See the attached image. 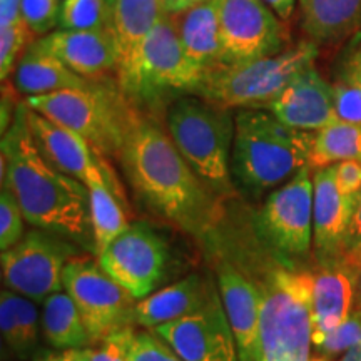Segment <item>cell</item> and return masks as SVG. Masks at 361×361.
Instances as JSON below:
<instances>
[{
    "label": "cell",
    "mask_w": 361,
    "mask_h": 361,
    "mask_svg": "<svg viewBox=\"0 0 361 361\" xmlns=\"http://www.w3.org/2000/svg\"><path fill=\"white\" fill-rule=\"evenodd\" d=\"M117 159L137 200L152 214L216 251L224 218L221 202L159 124L139 114Z\"/></svg>",
    "instance_id": "obj_1"
},
{
    "label": "cell",
    "mask_w": 361,
    "mask_h": 361,
    "mask_svg": "<svg viewBox=\"0 0 361 361\" xmlns=\"http://www.w3.org/2000/svg\"><path fill=\"white\" fill-rule=\"evenodd\" d=\"M0 159L2 188L16 196L27 223L96 255L89 189L40 154L27 126L25 102L2 134Z\"/></svg>",
    "instance_id": "obj_2"
},
{
    "label": "cell",
    "mask_w": 361,
    "mask_h": 361,
    "mask_svg": "<svg viewBox=\"0 0 361 361\" xmlns=\"http://www.w3.org/2000/svg\"><path fill=\"white\" fill-rule=\"evenodd\" d=\"M314 133L293 129L266 109L236 112L231 176L245 197L259 200L310 166Z\"/></svg>",
    "instance_id": "obj_3"
},
{
    "label": "cell",
    "mask_w": 361,
    "mask_h": 361,
    "mask_svg": "<svg viewBox=\"0 0 361 361\" xmlns=\"http://www.w3.org/2000/svg\"><path fill=\"white\" fill-rule=\"evenodd\" d=\"M168 130L189 168L218 200H233L231 154L236 114L204 99L180 97L168 111Z\"/></svg>",
    "instance_id": "obj_4"
},
{
    "label": "cell",
    "mask_w": 361,
    "mask_h": 361,
    "mask_svg": "<svg viewBox=\"0 0 361 361\" xmlns=\"http://www.w3.org/2000/svg\"><path fill=\"white\" fill-rule=\"evenodd\" d=\"M314 274L271 261L259 284L261 361H310L313 348Z\"/></svg>",
    "instance_id": "obj_5"
},
{
    "label": "cell",
    "mask_w": 361,
    "mask_h": 361,
    "mask_svg": "<svg viewBox=\"0 0 361 361\" xmlns=\"http://www.w3.org/2000/svg\"><path fill=\"white\" fill-rule=\"evenodd\" d=\"M25 104L29 109L82 135L94 152L104 157H119L126 135L139 117L121 89L96 80L87 87L29 97Z\"/></svg>",
    "instance_id": "obj_6"
},
{
    "label": "cell",
    "mask_w": 361,
    "mask_h": 361,
    "mask_svg": "<svg viewBox=\"0 0 361 361\" xmlns=\"http://www.w3.org/2000/svg\"><path fill=\"white\" fill-rule=\"evenodd\" d=\"M318 47L311 40L269 57L221 64L207 71L192 96L229 109H266L300 72L314 66Z\"/></svg>",
    "instance_id": "obj_7"
},
{
    "label": "cell",
    "mask_w": 361,
    "mask_h": 361,
    "mask_svg": "<svg viewBox=\"0 0 361 361\" xmlns=\"http://www.w3.org/2000/svg\"><path fill=\"white\" fill-rule=\"evenodd\" d=\"M313 169L306 166L274 189L252 218L256 241L288 269L303 271L313 246Z\"/></svg>",
    "instance_id": "obj_8"
},
{
    "label": "cell",
    "mask_w": 361,
    "mask_h": 361,
    "mask_svg": "<svg viewBox=\"0 0 361 361\" xmlns=\"http://www.w3.org/2000/svg\"><path fill=\"white\" fill-rule=\"evenodd\" d=\"M200 80L168 13L149 32L129 69L117 78V87L130 102L152 104L171 92L192 94Z\"/></svg>",
    "instance_id": "obj_9"
},
{
    "label": "cell",
    "mask_w": 361,
    "mask_h": 361,
    "mask_svg": "<svg viewBox=\"0 0 361 361\" xmlns=\"http://www.w3.org/2000/svg\"><path fill=\"white\" fill-rule=\"evenodd\" d=\"M78 256L74 243L57 234L34 228L12 246L2 251V278L8 290L44 303L64 288V269Z\"/></svg>",
    "instance_id": "obj_10"
},
{
    "label": "cell",
    "mask_w": 361,
    "mask_h": 361,
    "mask_svg": "<svg viewBox=\"0 0 361 361\" xmlns=\"http://www.w3.org/2000/svg\"><path fill=\"white\" fill-rule=\"evenodd\" d=\"M99 264L135 301L151 296L169 273L164 238L149 223H130L97 256Z\"/></svg>",
    "instance_id": "obj_11"
},
{
    "label": "cell",
    "mask_w": 361,
    "mask_h": 361,
    "mask_svg": "<svg viewBox=\"0 0 361 361\" xmlns=\"http://www.w3.org/2000/svg\"><path fill=\"white\" fill-rule=\"evenodd\" d=\"M64 290L78 306L90 341L96 345L116 329L134 324L130 316L137 301L89 256L78 255L66 264Z\"/></svg>",
    "instance_id": "obj_12"
},
{
    "label": "cell",
    "mask_w": 361,
    "mask_h": 361,
    "mask_svg": "<svg viewBox=\"0 0 361 361\" xmlns=\"http://www.w3.org/2000/svg\"><path fill=\"white\" fill-rule=\"evenodd\" d=\"M224 64L255 61L284 51L281 19L263 0H218Z\"/></svg>",
    "instance_id": "obj_13"
},
{
    "label": "cell",
    "mask_w": 361,
    "mask_h": 361,
    "mask_svg": "<svg viewBox=\"0 0 361 361\" xmlns=\"http://www.w3.org/2000/svg\"><path fill=\"white\" fill-rule=\"evenodd\" d=\"M183 361H239L236 338L216 288L196 313L152 329Z\"/></svg>",
    "instance_id": "obj_14"
},
{
    "label": "cell",
    "mask_w": 361,
    "mask_h": 361,
    "mask_svg": "<svg viewBox=\"0 0 361 361\" xmlns=\"http://www.w3.org/2000/svg\"><path fill=\"white\" fill-rule=\"evenodd\" d=\"M218 290L236 338L239 361H261V296L259 284L229 259L216 268Z\"/></svg>",
    "instance_id": "obj_15"
},
{
    "label": "cell",
    "mask_w": 361,
    "mask_h": 361,
    "mask_svg": "<svg viewBox=\"0 0 361 361\" xmlns=\"http://www.w3.org/2000/svg\"><path fill=\"white\" fill-rule=\"evenodd\" d=\"M358 202L336 186L335 164L313 171V250L322 266L345 259V241Z\"/></svg>",
    "instance_id": "obj_16"
},
{
    "label": "cell",
    "mask_w": 361,
    "mask_h": 361,
    "mask_svg": "<svg viewBox=\"0 0 361 361\" xmlns=\"http://www.w3.org/2000/svg\"><path fill=\"white\" fill-rule=\"evenodd\" d=\"M35 42L84 79L97 80L112 72L117 74L121 56L112 27L94 30L59 29Z\"/></svg>",
    "instance_id": "obj_17"
},
{
    "label": "cell",
    "mask_w": 361,
    "mask_h": 361,
    "mask_svg": "<svg viewBox=\"0 0 361 361\" xmlns=\"http://www.w3.org/2000/svg\"><path fill=\"white\" fill-rule=\"evenodd\" d=\"M266 111L283 124L308 133H316L338 121L333 85L323 79L314 66L300 72L279 96L268 104Z\"/></svg>",
    "instance_id": "obj_18"
},
{
    "label": "cell",
    "mask_w": 361,
    "mask_h": 361,
    "mask_svg": "<svg viewBox=\"0 0 361 361\" xmlns=\"http://www.w3.org/2000/svg\"><path fill=\"white\" fill-rule=\"evenodd\" d=\"M358 268L346 259L322 266L314 274L311 318H313V348L329 333L335 331L355 310Z\"/></svg>",
    "instance_id": "obj_19"
},
{
    "label": "cell",
    "mask_w": 361,
    "mask_h": 361,
    "mask_svg": "<svg viewBox=\"0 0 361 361\" xmlns=\"http://www.w3.org/2000/svg\"><path fill=\"white\" fill-rule=\"evenodd\" d=\"M214 291L216 284L211 279H204L197 273H192L137 301L130 318L135 326L152 331L162 324L178 322L196 313L207 303Z\"/></svg>",
    "instance_id": "obj_20"
},
{
    "label": "cell",
    "mask_w": 361,
    "mask_h": 361,
    "mask_svg": "<svg viewBox=\"0 0 361 361\" xmlns=\"http://www.w3.org/2000/svg\"><path fill=\"white\" fill-rule=\"evenodd\" d=\"M96 166L89 173L84 184L89 189L94 243H96V255L99 256L130 223L126 214V211L129 209L128 200L114 171L106 157L99 152H96Z\"/></svg>",
    "instance_id": "obj_21"
},
{
    "label": "cell",
    "mask_w": 361,
    "mask_h": 361,
    "mask_svg": "<svg viewBox=\"0 0 361 361\" xmlns=\"http://www.w3.org/2000/svg\"><path fill=\"white\" fill-rule=\"evenodd\" d=\"M27 126L40 154L54 168L85 183L96 166V152L82 135L27 107Z\"/></svg>",
    "instance_id": "obj_22"
},
{
    "label": "cell",
    "mask_w": 361,
    "mask_h": 361,
    "mask_svg": "<svg viewBox=\"0 0 361 361\" xmlns=\"http://www.w3.org/2000/svg\"><path fill=\"white\" fill-rule=\"evenodd\" d=\"M188 61L204 75L207 71L224 64L219 35L218 0H206L184 11L171 13Z\"/></svg>",
    "instance_id": "obj_23"
},
{
    "label": "cell",
    "mask_w": 361,
    "mask_h": 361,
    "mask_svg": "<svg viewBox=\"0 0 361 361\" xmlns=\"http://www.w3.org/2000/svg\"><path fill=\"white\" fill-rule=\"evenodd\" d=\"M94 80L80 78L64 62L34 42L13 71V87L25 99L54 94L59 90L87 87Z\"/></svg>",
    "instance_id": "obj_24"
},
{
    "label": "cell",
    "mask_w": 361,
    "mask_h": 361,
    "mask_svg": "<svg viewBox=\"0 0 361 361\" xmlns=\"http://www.w3.org/2000/svg\"><path fill=\"white\" fill-rule=\"evenodd\" d=\"M164 16H168L164 0H114L112 30L121 56L117 78L129 69L149 32Z\"/></svg>",
    "instance_id": "obj_25"
},
{
    "label": "cell",
    "mask_w": 361,
    "mask_h": 361,
    "mask_svg": "<svg viewBox=\"0 0 361 361\" xmlns=\"http://www.w3.org/2000/svg\"><path fill=\"white\" fill-rule=\"evenodd\" d=\"M301 25L314 44L345 39L361 20V0H300Z\"/></svg>",
    "instance_id": "obj_26"
},
{
    "label": "cell",
    "mask_w": 361,
    "mask_h": 361,
    "mask_svg": "<svg viewBox=\"0 0 361 361\" xmlns=\"http://www.w3.org/2000/svg\"><path fill=\"white\" fill-rule=\"evenodd\" d=\"M42 335L57 350L89 348L92 343L82 316L67 291L54 293L44 301Z\"/></svg>",
    "instance_id": "obj_27"
},
{
    "label": "cell",
    "mask_w": 361,
    "mask_h": 361,
    "mask_svg": "<svg viewBox=\"0 0 361 361\" xmlns=\"http://www.w3.org/2000/svg\"><path fill=\"white\" fill-rule=\"evenodd\" d=\"M343 161L361 162V126L335 121L314 133L310 168H328Z\"/></svg>",
    "instance_id": "obj_28"
},
{
    "label": "cell",
    "mask_w": 361,
    "mask_h": 361,
    "mask_svg": "<svg viewBox=\"0 0 361 361\" xmlns=\"http://www.w3.org/2000/svg\"><path fill=\"white\" fill-rule=\"evenodd\" d=\"M114 0H62L59 27L66 30H94L112 27Z\"/></svg>",
    "instance_id": "obj_29"
},
{
    "label": "cell",
    "mask_w": 361,
    "mask_h": 361,
    "mask_svg": "<svg viewBox=\"0 0 361 361\" xmlns=\"http://www.w3.org/2000/svg\"><path fill=\"white\" fill-rule=\"evenodd\" d=\"M11 300L13 316H16L17 336L12 351L20 358H25L35 350L39 343V329L42 326V319H39V311L35 308V301L19 295L12 290H4Z\"/></svg>",
    "instance_id": "obj_30"
},
{
    "label": "cell",
    "mask_w": 361,
    "mask_h": 361,
    "mask_svg": "<svg viewBox=\"0 0 361 361\" xmlns=\"http://www.w3.org/2000/svg\"><path fill=\"white\" fill-rule=\"evenodd\" d=\"M333 99L338 121L361 126V72L353 61L333 85Z\"/></svg>",
    "instance_id": "obj_31"
},
{
    "label": "cell",
    "mask_w": 361,
    "mask_h": 361,
    "mask_svg": "<svg viewBox=\"0 0 361 361\" xmlns=\"http://www.w3.org/2000/svg\"><path fill=\"white\" fill-rule=\"evenodd\" d=\"M34 42L35 34L22 17L11 25L0 27V78L4 82Z\"/></svg>",
    "instance_id": "obj_32"
},
{
    "label": "cell",
    "mask_w": 361,
    "mask_h": 361,
    "mask_svg": "<svg viewBox=\"0 0 361 361\" xmlns=\"http://www.w3.org/2000/svg\"><path fill=\"white\" fill-rule=\"evenodd\" d=\"M361 341V308L351 311L348 318L338 326L335 331H331L324 340L314 346L316 353L331 360L333 356L346 353L350 348H353L356 343Z\"/></svg>",
    "instance_id": "obj_33"
},
{
    "label": "cell",
    "mask_w": 361,
    "mask_h": 361,
    "mask_svg": "<svg viewBox=\"0 0 361 361\" xmlns=\"http://www.w3.org/2000/svg\"><path fill=\"white\" fill-rule=\"evenodd\" d=\"M24 221V213L16 196L7 188H2V192H0V250H11L25 236Z\"/></svg>",
    "instance_id": "obj_34"
},
{
    "label": "cell",
    "mask_w": 361,
    "mask_h": 361,
    "mask_svg": "<svg viewBox=\"0 0 361 361\" xmlns=\"http://www.w3.org/2000/svg\"><path fill=\"white\" fill-rule=\"evenodd\" d=\"M20 16L35 35L44 37L59 25L61 4L59 0H20Z\"/></svg>",
    "instance_id": "obj_35"
},
{
    "label": "cell",
    "mask_w": 361,
    "mask_h": 361,
    "mask_svg": "<svg viewBox=\"0 0 361 361\" xmlns=\"http://www.w3.org/2000/svg\"><path fill=\"white\" fill-rule=\"evenodd\" d=\"M130 361H183L179 355L154 331H135L130 346Z\"/></svg>",
    "instance_id": "obj_36"
},
{
    "label": "cell",
    "mask_w": 361,
    "mask_h": 361,
    "mask_svg": "<svg viewBox=\"0 0 361 361\" xmlns=\"http://www.w3.org/2000/svg\"><path fill=\"white\" fill-rule=\"evenodd\" d=\"M135 335L134 324H128L109 336L97 343V348H92L90 361H130V346Z\"/></svg>",
    "instance_id": "obj_37"
},
{
    "label": "cell",
    "mask_w": 361,
    "mask_h": 361,
    "mask_svg": "<svg viewBox=\"0 0 361 361\" xmlns=\"http://www.w3.org/2000/svg\"><path fill=\"white\" fill-rule=\"evenodd\" d=\"M336 186L346 200L356 201L361 194V162L360 161H343L335 164Z\"/></svg>",
    "instance_id": "obj_38"
},
{
    "label": "cell",
    "mask_w": 361,
    "mask_h": 361,
    "mask_svg": "<svg viewBox=\"0 0 361 361\" xmlns=\"http://www.w3.org/2000/svg\"><path fill=\"white\" fill-rule=\"evenodd\" d=\"M345 259L360 269L361 264V194L345 241Z\"/></svg>",
    "instance_id": "obj_39"
},
{
    "label": "cell",
    "mask_w": 361,
    "mask_h": 361,
    "mask_svg": "<svg viewBox=\"0 0 361 361\" xmlns=\"http://www.w3.org/2000/svg\"><path fill=\"white\" fill-rule=\"evenodd\" d=\"M92 348H72L59 350L56 353H47L34 361H90Z\"/></svg>",
    "instance_id": "obj_40"
},
{
    "label": "cell",
    "mask_w": 361,
    "mask_h": 361,
    "mask_svg": "<svg viewBox=\"0 0 361 361\" xmlns=\"http://www.w3.org/2000/svg\"><path fill=\"white\" fill-rule=\"evenodd\" d=\"M20 17V0H0V27L11 25Z\"/></svg>",
    "instance_id": "obj_41"
},
{
    "label": "cell",
    "mask_w": 361,
    "mask_h": 361,
    "mask_svg": "<svg viewBox=\"0 0 361 361\" xmlns=\"http://www.w3.org/2000/svg\"><path fill=\"white\" fill-rule=\"evenodd\" d=\"M271 11H273L281 20H288L295 12L296 0H263Z\"/></svg>",
    "instance_id": "obj_42"
},
{
    "label": "cell",
    "mask_w": 361,
    "mask_h": 361,
    "mask_svg": "<svg viewBox=\"0 0 361 361\" xmlns=\"http://www.w3.org/2000/svg\"><path fill=\"white\" fill-rule=\"evenodd\" d=\"M201 2H206V0H164V6L168 13H176Z\"/></svg>",
    "instance_id": "obj_43"
},
{
    "label": "cell",
    "mask_w": 361,
    "mask_h": 361,
    "mask_svg": "<svg viewBox=\"0 0 361 361\" xmlns=\"http://www.w3.org/2000/svg\"><path fill=\"white\" fill-rule=\"evenodd\" d=\"M340 361H361V341L356 343L346 353H343Z\"/></svg>",
    "instance_id": "obj_44"
},
{
    "label": "cell",
    "mask_w": 361,
    "mask_h": 361,
    "mask_svg": "<svg viewBox=\"0 0 361 361\" xmlns=\"http://www.w3.org/2000/svg\"><path fill=\"white\" fill-rule=\"evenodd\" d=\"M356 308H361V264L358 269V281H356Z\"/></svg>",
    "instance_id": "obj_45"
},
{
    "label": "cell",
    "mask_w": 361,
    "mask_h": 361,
    "mask_svg": "<svg viewBox=\"0 0 361 361\" xmlns=\"http://www.w3.org/2000/svg\"><path fill=\"white\" fill-rule=\"evenodd\" d=\"M353 62L356 64V67H358V71L361 72V49H360V51H356L355 57H353Z\"/></svg>",
    "instance_id": "obj_46"
},
{
    "label": "cell",
    "mask_w": 361,
    "mask_h": 361,
    "mask_svg": "<svg viewBox=\"0 0 361 361\" xmlns=\"http://www.w3.org/2000/svg\"><path fill=\"white\" fill-rule=\"evenodd\" d=\"M310 361H331V360H328V358H324V356H322V355H311V358H310Z\"/></svg>",
    "instance_id": "obj_47"
}]
</instances>
